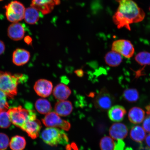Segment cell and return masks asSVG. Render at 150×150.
Wrapping results in <instances>:
<instances>
[{
	"label": "cell",
	"mask_w": 150,
	"mask_h": 150,
	"mask_svg": "<svg viewBox=\"0 0 150 150\" xmlns=\"http://www.w3.org/2000/svg\"><path fill=\"white\" fill-rule=\"evenodd\" d=\"M117 1L119 5L112 20L118 29L125 28L130 31L131 24L144 20L145 12L134 0H117Z\"/></svg>",
	"instance_id": "cell-1"
},
{
	"label": "cell",
	"mask_w": 150,
	"mask_h": 150,
	"mask_svg": "<svg viewBox=\"0 0 150 150\" xmlns=\"http://www.w3.org/2000/svg\"><path fill=\"white\" fill-rule=\"evenodd\" d=\"M26 78L23 74H12L0 71V91L8 98H14L17 94L18 84L25 81Z\"/></svg>",
	"instance_id": "cell-2"
},
{
	"label": "cell",
	"mask_w": 150,
	"mask_h": 150,
	"mask_svg": "<svg viewBox=\"0 0 150 150\" xmlns=\"http://www.w3.org/2000/svg\"><path fill=\"white\" fill-rule=\"evenodd\" d=\"M7 112L11 122L21 129L28 120L37 118L34 110L23 108L21 106L11 108Z\"/></svg>",
	"instance_id": "cell-3"
},
{
	"label": "cell",
	"mask_w": 150,
	"mask_h": 150,
	"mask_svg": "<svg viewBox=\"0 0 150 150\" xmlns=\"http://www.w3.org/2000/svg\"><path fill=\"white\" fill-rule=\"evenodd\" d=\"M41 137L45 143L52 146L68 143L69 138L64 131L54 127H48L43 131Z\"/></svg>",
	"instance_id": "cell-4"
},
{
	"label": "cell",
	"mask_w": 150,
	"mask_h": 150,
	"mask_svg": "<svg viewBox=\"0 0 150 150\" xmlns=\"http://www.w3.org/2000/svg\"><path fill=\"white\" fill-rule=\"evenodd\" d=\"M6 16L8 21L16 23L24 18L25 8L22 3L17 1L11 2L5 6Z\"/></svg>",
	"instance_id": "cell-5"
},
{
	"label": "cell",
	"mask_w": 150,
	"mask_h": 150,
	"mask_svg": "<svg viewBox=\"0 0 150 150\" xmlns=\"http://www.w3.org/2000/svg\"><path fill=\"white\" fill-rule=\"evenodd\" d=\"M115 99L105 88H103L97 95L94 99L95 107L103 111H105L111 108Z\"/></svg>",
	"instance_id": "cell-6"
},
{
	"label": "cell",
	"mask_w": 150,
	"mask_h": 150,
	"mask_svg": "<svg viewBox=\"0 0 150 150\" xmlns=\"http://www.w3.org/2000/svg\"><path fill=\"white\" fill-rule=\"evenodd\" d=\"M43 124L47 127H58L65 131H69L71 124L68 121L62 119L56 112L47 114L42 120Z\"/></svg>",
	"instance_id": "cell-7"
},
{
	"label": "cell",
	"mask_w": 150,
	"mask_h": 150,
	"mask_svg": "<svg viewBox=\"0 0 150 150\" xmlns=\"http://www.w3.org/2000/svg\"><path fill=\"white\" fill-rule=\"evenodd\" d=\"M112 50L127 59L132 57L134 52V48L132 43L125 39L114 41L112 45Z\"/></svg>",
	"instance_id": "cell-8"
},
{
	"label": "cell",
	"mask_w": 150,
	"mask_h": 150,
	"mask_svg": "<svg viewBox=\"0 0 150 150\" xmlns=\"http://www.w3.org/2000/svg\"><path fill=\"white\" fill-rule=\"evenodd\" d=\"M60 3V0H32L31 5L42 14H47L51 12L54 7Z\"/></svg>",
	"instance_id": "cell-9"
},
{
	"label": "cell",
	"mask_w": 150,
	"mask_h": 150,
	"mask_svg": "<svg viewBox=\"0 0 150 150\" xmlns=\"http://www.w3.org/2000/svg\"><path fill=\"white\" fill-rule=\"evenodd\" d=\"M42 127L40 121L37 118H34L26 121L21 129L25 131L32 139H35L39 136Z\"/></svg>",
	"instance_id": "cell-10"
},
{
	"label": "cell",
	"mask_w": 150,
	"mask_h": 150,
	"mask_svg": "<svg viewBox=\"0 0 150 150\" xmlns=\"http://www.w3.org/2000/svg\"><path fill=\"white\" fill-rule=\"evenodd\" d=\"M53 88L52 82L45 79H40L35 82L34 89L39 96L43 98L49 96L51 94Z\"/></svg>",
	"instance_id": "cell-11"
},
{
	"label": "cell",
	"mask_w": 150,
	"mask_h": 150,
	"mask_svg": "<svg viewBox=\"0 0 150 150\" xmlns=\"http://www.w3.org/2000/svg\"><path fill=\"white\" fill-rule=\"evenodd\" d=\"M128 132V129L126 125L122 123H114L109 129L110 137L117 140L124 139L127 137Z\"/></svg>",
	"instance_id": "cell-12"
},
{
	"label": "cell",
	"mask_w": 150,
	"mask_h": 150,
	"mask_svg": "<svg viewBox=\"0 0 150 150\" xmlns=\"http://www.w3.org/2000/svg\"><path fill=\"white\" fill-rule=\"evenodd\" d=\"M25 30L21 24L18 22L13 23L9 26L7 34L12 40L18 41L23 38L25 35Z\"/></svg>",
	"instance_id": "cell-13"
},
{
	"label": "cell",
	"mask_w": 150,
	"mask_h": 150,
	"mask_svg": "<svg viewBox=\"0 0 150 150\" xmlns=\"http://www.w3.org/2000/svg\"><path fill=\"white\" fill-rule=\"evenodd\" d=\"M30 54L23 49H17L13 54L12 61L14 64L20 66L27 63L29 61Z\"/></svg>",
	"instance_id": "cell-14"
},
{
	"label": "cell",
	"mask_w": 150,
	"mask_h": 150,
	"mask_svg": "<svg viewBox=\"0 0 150 150\" xmlns=\"http://www.w3.org/2000/svg\"><path fill=\"white\" fill-rule=\"evenodd\" d=\"M127 111L123 106L117 105L112 106L109 110L108 116L112 121L120 122L123 120Z\"/></svg>",
	"instance_id": "cell-15"
},
{
	"label": "cell",
	"mask_w": 150,
	"mask_h": 150,
	"mask_svg": "<svg viewBox=\"0 0 150 150\" xmlns=\"http://www.w3.org/2000/svg\"><path fill=\"white\" fill-rule=\"evenodd\" d=\"M72 103L69 100H59L56 103L55 106V112L58 115L66 117L71 113L73 110Z\"/></svg>",
	"instance_id": "cell-16"
},
{
	"label": "cell",
	"mask_w": 150,
	"mask_h": 150,
	"mask_svg": "<svg viewBox=\"0 0 150 150\" xmlns=\"http://www.w3.org/2000/svg\"><path fill=\"white\" fill-rule=\"evenodd\" d=\"M71 93V91L70 88L63 83L57 84L53 91L54 96L59 100H66L70 96Z\"/></svg>",
	"instance_id": "cell-17"
},
{
	"label": "cell",
	"mask_w": 150,
	"mask_h": 150,
	"mask_svg": "<svg viewBox=\"0 0 150 150\" xmlns=\"http://www.w3.org/2000/svg\"><path fill=\"white\" fill-rule=\"evenodd\" d=\"M145 112L140 108L134 107L129 110L128 118L131 122L138 124L143 122L145 118Z\"/></svg>",
	"instance_id": "cell-18"
},
{
	"label": "cell",
	"mask_w": 150,
	"mask_h": 150,
	"mask_svg": "<svg viewBox=\"0 0 150 150\" xmlns=\"http://www.w3.org/2000/svg\"><path fill=\"white\" fill-rule=\"evenodd\" d=\"M104 59L106 64L113 67H117L120 64L123 59L121 54L113 51L108 52Z\"/></svg>",
	"instance_id": "cell-19"
},
{
	"label": "cell",
	"mask_w": 150,
	"mask_h": 150,
	"mask_svg": "<svg viewBox=\"0 0 150 150\" xmlns=\"http://www.w3.org/2000/svg\"><path fill=\"white\" fill-rule=\"evenodd\" d=\"M39 11L31 6L26 9L24 18L26 23L29 24L36 23L40 18V13Z\"/></svg>",
	"instance_id": "cell-20"
},
{
	"label": "cell",
	"mask_w": 150,
	"mask_h": 150,
	"mask_svg": "<svg viewBox=\"0 0 150 150\" xmlns=\"http://www.w3.org/2000/svg\"><path fill=\"white\" fill-rule=\"evenodd\" d=\"M130 137L134 141L142 143L145 139L146 133L143 127L139 125H135L131 128Z\"/></svg>",
	"instance_id": "cell-21"
},
{
	"label": "cell",
	"mask_w": 150,
	"mask_h": 150,
	"mask_svg": "<svg viewBox=\"0 0 150 150\" xmlns=\"http://www.w3.org/2000/svg\"><path fill=\"white\" fill-rule=\"evenodd\" d=\"M35 107L39 113L45 114L49 113L52 109L51 104L47 99L40 98L35 103Z\"/></svg>",
	"instance_id": "cell-22"
},
{
	"label": "cell",
	"mask_w": 150,
	"mask_h": 150,
	"mask_svg": "<svg viewBox=\"0 0 150 150\" xmlns=\"http://www.w3.org/2000/svg\"><path fill=\"white\" fill-rule=\"evenodd\" d=\"M26 142L23 137L16 136L11 139L9 146L12 150H23L25 148Z\"/></svg>",
	"instance_id": "cell-23"
},
{
	"label": "cell",
	"mask_w": 150,
	"mask_h": 150,
	"mask_svg": "<svg viewBox=\"0 0 150 150\" xmlns=\"http://www.w3.org/2000/svg\"><path fill=\"white\" fill-rule=\"evenodd\" d=\"M123 97L125 100L129 103H135L139 98V93L135 89H127L124 91Z\"/></svg>",
	"instance_id": "cell-24"
},
{
	"label": "cell",
	"mask_w": 150,
	"mask_h": 150,
	"mask_svg": "<svg viewBox=\"0 0 150 150\" xmlns=\"http://www.w3.org/2000/svg\"><path fill=\"white\" fill-rule=\"evenodd\" d=\"M135 59L140 65H150V52L146 51L140 52L136 55Z\"/></svg>",
	"instance_id": "cell-25"
},
{
	"label": "cell",
	"mask_w": 150,
	"mask_h": 150,
	"mask_svg": "<svg viewBox=\"0 0 150 150\" xmlns=\"http://www.w3.org/2000/svg\"><path fill=\"white\" fill-rule=\"evenodd\" d=\"M115 143L111 138L105 136L101 139L100 143L101 150H114Z\"/></svg>",
	"instance_id": "cell-26"
},
{
	"label": "cell",
	"mask_w": 150,
	"mask_h": 150,
	"mask_svg": "<svg viewBox=\"0 0 150 150\" xmlns=\"http://www.w3.org/2000/svg\"><path fill=\"white\" fill-rule=\"evenodd\" d=\"M11 121L8 114L6 111L0 114V127L2 128H8L10 126Z\"/></svg>",
	"instance_id": "cell-27"
},
{
	"label": "cell",
	"mask_w": 150,
	"mask_h": 150,
	"mask_svg": "<svg viewBox=\"0 0 150 150\" xmlns=\"http://www.w3.org/2000/svg\"><path fill=\"white\" fill-rule=\"evenodd\" d=\"M7 98L6 95L0 91V114L8 109L9 105Z\"/></svg>",
	"instance_id": "cell-28"
},
{
	"label": "cell",
	"mask_w": 150,
	"mask_h": 150,
	"mask_svg": "<svg viewBox=\"0 0 150 150\" xmlns=\"http://www.w3.org/2000/svg\"><path fill=\"white\" fill-rule=\"evenodd\" d=\"M9 144L8 137L4 133H0V150H6Z\"/></svg>",
	"instance_id": "cell-29"
},
{
	"label": "cell",
	"mask_w": 150,
	"mask_h": 150,
	"mask_svg": "<svg viewBox=\"0 0 150 150\" xmlns=\"http://www.w3.org/2000/svg\"><path fill=\"white\" fill-rule=\"evenodd\" d=\"M142 126L146 132L150 133V115L146 116L142 124Z\"/></svg>",
	"instance_id": "cell-30"
},
{
	"label": "cell",
	"mask_w": 150,
	"mask_h": 150,
	"mask_svg": "<svg viewBox=\"0 0 150 150\" xmlns=\"http://www.w3.org/2000/svg\"><path fill=\"white\" fill-rule=\"evenodd\" d=\"M126 149L125 142L122 140H118L115 142L114 150H126Z\"/></svg>",
	"instance_id": "cell-31"
},
{
	"label": "cell",
	"mask_w": 150,
	"mask_h": 150,
	"mask_svg": "<svg viewBox=\"0 0 150 150\" xmlns=\"http://www.w3.org/2000/svg\"><path fill=\"white\" fill-rule=\"evenodd\" d=\"M145 144L146 149L150 150V134L146 137Z\"/></svg>",
	"instance_id": "cell-32"
},
{
	"label": "cell",
	"mask_w": 150,
	"mask_h": 150,
	"mask_svg": "<svg viewBox=\"0 0 150 150\" xmlns=\"http://www.w3.org/2000/svg\"><path fill=\"white\" fill-rule=\"evenodd\" d=\"M5 49V46L4 43L3 41L0 40V55L4 52Z\"/></svg>",
	"instance_id": "cell-33"
},
{
	"label": "cell",
	"mask_w": 150,
	"mask_h": 150,
	"mask_svg": "<svg viewBox=\"0 0 150 150\" xmlns=\"http://www.w3.org/2000/svg\"><path fill=\"white\" fill-rule=\"evenodd\" d=\"M74 72L75 74L78 77H82L83 76V71L82 70V69H78V70H76Z\"/></svg>",
	"instance_id": "cell-34"
},
{
	"label": "cell",
	"mask_w": 150,
	"mask_h": 150,
	"mask_svg": "<svg viewBox=\"0 0 150 150\" xmlns=\"http://www.w3.org/2000/svg\"><path fill=\"white\" fill-rule=\"evenodd\" d=\"M146 112L148 115H150V104L146 107Z\"/></svg>",
	"instance_id": "cell-35"
},
{
	"label": "cell",
	"mask_w": 150,
	"mask_h": 150,
	"mask_svg": "<svg viewBox=\"0 0 150 150\" xmlns=\"http://www.w3.org/2000/svg\"><path fill=\"white\" fill-rule=\"evenodd\" d=\"M126 150H132V149H131V148L127 147V148Z\"/></svg>",
	"instance_id": "cell-36"
},
{
	"label": "cell",
	"mask_w": 150,
	"mask_h": 150,
	"mask_svg": "<svg viewBox=\"0 0 150 150\" xmlns=\"http://www.w3.org/2000/svg\"><path fill=\"white\" fill-rule=\"evenodd\" d=\"M149 11H150V7H149Z\"/></svg>",
	"instance_id": "cell-37"
}]
</instances>
